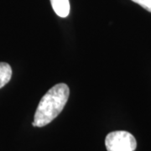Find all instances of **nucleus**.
I'll return each instance as SVG.
<instances>
[{
	"label": "nucleus",
	"instance_id": "f257e3e1",
	"mask_svg": "<svg viewBox=\"0 0 151 151\" xmlns=\"http://www.w3.org/2000/svg\"><path fill=\"white\" fill-rule=\"evenodd\" d=\"M70 90L65 83H59L46 92L38 105L33 127L41 128L51 123L63 110L68 101Z\"/></svg>",
	"mask_w": 151,
	"mask_h": 151
},
{
	"label": "nucleus",
	"instance_id": "f03ea898",
	"mask_svg": "<svg viewBox=\"0 0 151 151\" xmlns=\"http://www.w3.org/2000/svg\"><path fill=\"white\" fill-rule=\"evenodd\" d=\"M105 145L108 151H134L137 142L134 135L127 131H114L107 135Z\"/></svg>",
	"mask_w": 151,
	"mask_h": 151
},
{
	"label": "nucleus",
	"instance_id": "7ed1b4c3",
	"mask_svg": "<svg viewBox=\"0 0 151 151\" xmlns=\"http://www.w3.org/2000/svg\"><path fill=\"white\" fill-rule=\"evenodd\" d=\"M55 13L61 18H66L70 13L69 0H50Z\"/></svg>",
	"mask_w": 151,
	"mask_h": 151
},
{
	"label": "nucleus",
	"instance_id": "20e7f679",
	"mask_svg": "<svg viewBox=\"0 0 151 151\" xmlns=\"http://www.w3.org/2000/svg\"><path fill=\"white\" fill-rule=\"evenodd\" d=\"M12 76L11 66L6 62H0V88L10 81Z\"/></svg>",
	"mask_w": 151,
	"mask_h": 151
},
{
	"label": "nucleus",
	"instance_id": "39448f33",
	"mask_svg": "<svg viewBox=\"0 0 151 151\" xmlns=\"http://www.w3.org/2000/svg\"><path fill=\"white\" fill-rule=\"evenodd\" d=\"M140 5L143 9L151 13V0H131Z\"/></svg>",
	"mask_w": 151,
	"mask_h": 151
}]
</instances>
